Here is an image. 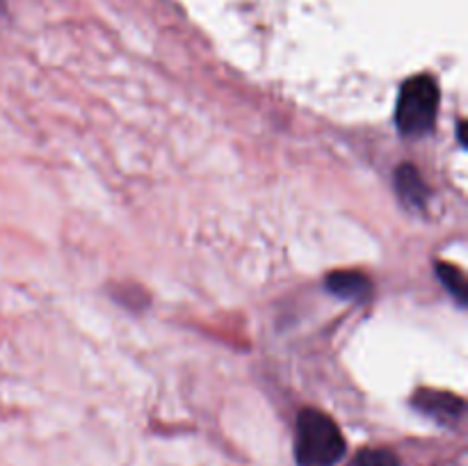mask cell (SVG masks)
<instances>
[{"mask_svg": "<svg viewBox=\"0 0 468 466\" xmlns=\"http://www.w3.org/2000/svg\"><path fill=\"white\" fill-rule=\"evenodd\" d=\"M346 452L338 425L318 409H304L297 416L295 457L300 466H334Z\"/></svg>", "mask_w": 468, "mask_h": 466, "instance_id": "1", "label": "cell"}, {"mask_svg": "<svg viewBox=\"0 0 468 466\" xmlns=\"http://www.w3.org/2000/svg\"><path fill=\"white\" fill-rule=\"evenodd\" d=\"M439 110V85L430 76H414L402 85L396 105V123L402 135L420 137L434 128Z\"/></svg>", "mask_w": 468, "mask_h": 466, "instance_id": "2", "label": "cell"}, {"mask_svg": "<svg viewBox=\"0 0 468 466\" xmlns=\"http://www.w3.org/2000/svg\"><path fill=\"white\" fill-rule=\"evenodd\" d=\"M393 185H396L402 204L410 206V208H423L425 201H428L430 190H428V185H425L420 172L414 167V164H400V167L396 169Z\"/></svg>", "mask_w": 468, "mask_h": 466, "instance_id": "3", "label": "cell"}, {"mask_svg": "<svg viewBox=\"0 0 468 466\" xmlns=\"http://www.w3.org/2000/svg\"><path fill=\"white\" fill-rule=\"evenodd\" d=\"M416 407L425 414L434 416V418L443 420H457L464 414V402L452 393H439V391H423L414 397Z\"/></svg>", "mask_w": 468, "mask_h": 466, "instance_id": "4", "label": "cell"}, {"mask_svg": "<svg viewBox=\"0 0 468 466\" xmlns=\"http://www.w3.org/2000/svg\"><path fill=\"white\" fill-rule=\"evenodd\" d=\"M324 283L332 295L343 297V300H359L370 292V279L361 272H352V270L332 272Z\"/></svg>", "mask_w": 468, "mask_h": 466, "instance_id": "5", "label": "cell"}, {"mask_svg": "<svg viewBox=\"0 0 468 466\" xmlns=\"http://www.w3.org/2000/svg\"><path fill=\"white\" fill-rule=\"evenodd\" d=\"M437 277L441 279V283L446 286V291L451 292L457 302H460V306H466L468 288H466V279H464V274H462V270L455 268V265L437 263Z\"/></svg>", "mask_w": 468, "mask_h": 466, "instance_id": "6", "label": "cell"}, {"mask_svg": "<svg viewBox=\"0 0 468 466\" xmlns=\"http://www.w3.org/2000/svg\"><path fill=\"white\" fill-rule=\"evenodd\" d=\"M355 466H400V460L387 448H366L356 455Z\"/></svg>", "mask_w": 468, "mask_h": 466, "instance_id": "7", "label": "cell"}, {"mask_svg": "<svg viewBox=\"0 0 468 466\" xmlns=\"http://www.w3.org/2000/svg\"><path fill=\"white\" fill-rule=\"evenodd\" d=\"M464 128H466V122H460V126H457V135H460V142H462V146H466V137H464Z\"/></svg>", "mask_w": 468, "mask_h": 466, "instance_id": "8", "label": "cell"}, {"mask_svg": "<svg viewBox=\"0 0 468 466\" xmlns=\"http://www.w3.org/2000/svg\"><path fill=\"white\" fill-rule=\"evenodd\" d=\"M5 9V0H0V12H3Z\"/></svg>", "mask_w": 468, "mask_h": 466, "instance_id": "9", "label": "cell"}]
</instances>
